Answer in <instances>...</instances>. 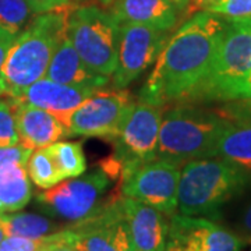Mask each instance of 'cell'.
Masks as SVG:
<instances>
[{
	"mask_svg": "<svg viewBox=\"0 0 251 251\" xmlns=\"http://www.w3.org/2000/svg\"><path fill=\"white\" fill-rule=\"evenodd\" d=\"M215 156L251 175V122H229L218 140Z\"/></svg>",
	"mask_w": 251,
	"mask_h": 251,
	"instance_id": "ac0fdd59",
	"label": "cell"
},
{
	"mask_svg": "<svg viewBox=\"0 0 251 251\" xmlns=\"http://www.w3.org/2000/svg\"><path fill=\"white\" fill-rule=\"evenodd\" d=\"M242 246L239 236L208 218L171 216L166 251H239Z\"/></svg>",
	"mask_w": 251,
	"mask_h": 251,
	"instance_id": "7c38bea8",
	"label": "cell"
},
{
	"mask_svg": "<svg viewBox=\"0 0 251 251\" xmlns=\"http://www.w3.org/2000/svg\"><path fill=\"white\" fill-rule=\"evenodd\" d=\"M32 197L27 166L10 165L0 169V214L23 209Z\"/></svg>",
	"mask_w": 251,
	"mask_h": 251,
	"instance_id": "d6986e66",
	"label": "cell"
},
{
	"mask_svg": "<svg viewBox=\"0 0 251 251\" xmlns=\"http://www.w3.org/2000/svg\"><path fill=\"white\" fill-rule=\"evenodd\" d=\"M32 151L24 148L23 145H11V147H0V169L10 165H24L31 156Z\"/></svg>",
	"mask_w": 251,
	"mask_h": 251,
	"instance_id": "4316f807",
	"label": "cell"
},
{
	"mask_svg": "<svg viewBox=\"0 0 251 251\" xmlns=\"http://www.w3.org/2000/svg\"><path fill=\"white\" fill-rule=\"evenodd\" d=\"M227 123L218 112L179 103L162 116L156 158L184 165L215 156L216 144Z\"/></svg>",
	"mask_w": 251,
	"mask_h": 251,
	"instance_id": "5b68a950",
	"label": "cell"
},
{
	"mask_svg": "<svg viewBox=\"0 0 251 251\" xmlns=\"http://www.w3.org/2000/svg\"><path fill=\"white\" fill-rule=\"evenodd\" d=\"M46 251H77L75 250V247L70 244V243H67V244H60V246H56V247H52V249H49V250Z\"/></svg>",
	"mask_w": 251,
	"mask_h": 251,
	"instance_id": "836d02e7",
	"label": "cell"
},
{
	"mask_svg": "<svg viewBox=\"0 0 251 251\" xmlns=\"http://www.w3.org/2000/svg\"><path fill=\"white\" fill-rule=\"evenodd\" d=\"M117 23H134L161 31H171L177 23V13L168 0H116L109 11Z\"/></svg>",
	"mask_w": 251,
	"mask_h": 251,
	"instance_id": "e0dca14e",
	"label": "cell"
},
{
	"mask_svg": "<svg viewBox=\"0 0 251 251\" xmlns=\"http://www.w3.org/2000/svg\"><path fill=\"white\" fill-rule=\"evenodd\" d=\"M188 13H196V11H204L208 10L212 4H215L218 0H188Z\"/></svg>",
	"mask_w": 251,
	"mask_h": 251,
	"instance_id": "1f68e13d",
	"label": "cell"
},
{
	"mask_svg": "<svg viewBox=\"0 0 251 251\" xmlns=\"http://www.w3.org/2000/svg\"><path fill=\"white\" fill-rule=\"evenodd\" d=\"M115 180L98 165L97 169L81 177L63 180L59 184L48 188L36 196L39 208L48 214L67 222H78L85 219L105 205V198Z\"/></svg>",
	"mask_w": 251,
	"mask_h": 251,
	"instance_id": "52a82bcc",
	"label": "cell"
},
{
	"mask_svg": "<svg viewBox=\"0 0 251 251\" xmlns=\"http://www.w3.org/2000/svg\"><path fill=\"white\" fill-rule=\"evenodd\" d=\"M232 21H233V20H232ZM239 21H242L244 25H247V27L251 29V18H246V20H239Z\"/></svg>",
	"mask_w": 251,
	"mask_h": 251,
	"instance_id": "d590c367",
	"label": "cell"
},
{
	"mask_svg": "<svg viewBox=\"0 0 251 251\" xmlns=\"http://www.w3.org/2000/svg\"><path fill=\"white\" fill-rule=\"evenodd\" d=\"M4 237H7V236H6V232H4V229H3V227H1V225H0V242H1V240H3Z\"/></svg>",
	"mask_w": 251,
	"mask_h": 251,
	"instance_id": "74e56055",
	"label": "cell"
},
{
	"mask_svg": "<svg viewBox=\"0 0 251 251\" xmlns=\"http://www.w3.org/2000/svg\"><path fill=\"white\" fill-rule=\"evenodd\" d=\"M250 70L251 29L239 20H229L209 70L187 102L226 103L249 99L247 75Z\"/></svg>",
	"mask_w": 251,
	"mask_h": 251,
	"instance_id": "277c9868",
	"label": "cell"
},
{
	"mask_svg": "<svg viewBox=\"0 0 251 251\" xmlns=\"http://www.w3.org/2000/svg\"><path fill=\"white\" fill-rule=\"evenodd\" d=\"M31 11L25 0H0V27L17 36L27 25Z\"/></svg>",
	"mask_w": 251,
	"mask_h": 251,
	"instance_id": "603a6c76",
	"label": "cell"
},
{
	"mask_svg": "<svg viewBox=\"0 0 251 251\" xmlns=\"http://www.w3.org/2000/svg\"><path fill=\"white\" fill-rule=\"evenodd\" d=\"M120 212L130 242L137 251H166L169 221L156 208L138 200L120 197Z\"/></svg>",
	"mask_w": 251,
	"mask_h": 251,
	"instance_id": "4fadbf2b",
	"label": "cell"
},
{
	"mask_svg": "<svg viewBox=\"0 0 251 251\" xmlns=\"http://www.w3.org/2000/svg\"><path fill=\"white\" fill-rule=\"evenodd\" d=\"M18 144V133L14 116L13 98L0 97V147Z\"/></svg>",
	"mask_w": 251,
	"mask_h": 251,
	"instance_id": "cb8c5ba5",
	"label": "cell"
},
{
	"mask_svg": "<svg viewBox=\"0 0 251 251\" xmlns=\"http://www.w3.org/2000/svg\"><path fill=\"white\" fill-rule=\"evenodd\" d=\"M95 91L97 90L87 87L59 84L44 77L34 82L31 87H28L20 98L14 99L20 100L21 103H27L52 113L67 130L70 117L74 113V110L85 99L90 98Z\"/></svg>",
	"mask_w": 251,
	"mask_h": 251,
	"instance_id": "5bb4252c",
	"label": "cell"
},
{
	"mask_svg": "<svg viewBox=\"0 0 251 251\" xmlns=\"http://www.w3.org/2000/svg\"><path fill=\"white\" fill-rule=\"evenodd\" d=\"M218 113L229 122H251V99L226 102Z\"/></svg>",
	"mask_w": 251,
	"mask_h": 251,
	"instance_id": "484cf974",
	"label": "cell"
},
{
	"mask_svg": "<svg viewBox=\"0 0 251 251\" xmlns=\"http://www.w3.org/2000/svg\"><path fill=\"white\" fill-rule=\"evenodd\" d=\"M240 230L244 242L251 244V202L247 205L246 211L243 212L242 221H240Z\"/></svg>",
	"mask_w": 251,
	"mask_h": 251,
	"instance_id": "4dcf8cb0",
	"label": "cell"
},
{
	"mask_svg": "<svg viewBox=\"0 0 251 251\" xmlns=\"http://www.w3.org/2000/svg\"><path fill=\"white\" fill-rule=\"evenodd\" d=\"M45 77L59 84L87 87L92 90L103 88L109 82V77L91 72L87 67L67 35L56 48L46 69Z\"/></svg>",
	"mask_w": 251,
	"mask_h": 251,
	"instance_id": "2e32d148",
	"label": "cell"
},
{
	"mask_svg": "<svg viewBox=\"0 0 251 251\" xmlns=\"http://www.w3.org/2000/svg\"><path fill=\"white\" fill-rule=\"evenodd\" d=\"M226 21L209 11H200L168 39L147 78L140 100L165 106L187 102L209 70Z\"/></svg>",
	"mask_w": 251,
	"mask_h": 251,
	"instance_id": "6da1fadb",
	"label": "cell"
},
{
	"mask_svg": "<svg viewBox=\"0 0 251 251\" xmlns=\"http://www.w3.org/2000/svg\"><path fill=\"white\" fill-rule=\"evenodd\" d=\"M100 4H103V6H108V4H112L113 1H116V0H98Z\"/></svg>",
	"mask_w": 251,
	"mask_h": 251,
	"instance_id": "8d00e7d4",
	"label": "cell"
},
{
	"mask_svg": "<svg viewBox=\"0 0 251 251\" xmlns=\"http://www.w3.org/2000/svg\"><path fill=\"white\" fill-rule=\"evenodd\" d=\"M27 172L36 186L44 190L53 187L64 180L48 147L38 148L31 153L27 162Z\"/></svg>",
	"mask_w": 251,
	"mask_h": 251,
	"instance_id": "44dd1931",
	"label": "cell"
},
{
	"mask_svg": "<svg viewBox=\"0 0 251 251\" xmlns=\"http://www.w3.org/2000/svg\"><path fill=\"white\" fill-rule=\"evenodd\" d=\"M226 20L251 18V0H218L206 10Z\"/></svg>",
	"mask_w": 251,
	"mask_h": 251,
	"instance_id": "d4e9b609",
	"label": "cell"
},
{
	"mask_svg": "<svg viewBox=\"0 0 251 251\" xmlns=\"http://www.w3.org/2000/svg\"><path fill=\"white\" fill-rule=\"evenodd\" d=\"M117 251H137L130 242V237H128L123 221H122V224L119 226V230H117Z\"/></svg>",
	"mask_w": 251,
	"mask_h": 251,
	"instance_id": "f546056e",
	"label": "cell"
},
{
	"mask_svg": "<svg viewBox=\"0 0 251 251\" xmlns=\"http://www.w3.org/2000/svg\"><path fill=\"white\" fill-rule=\"evenodd\" d=\"M66 35L91 72L110 77L117 62L119 23L98 6L72 7Z\"/></svg>",
	"mask_w": 251,
	"mask_h": 251,
	"instance_id": "8992f818",
	"label": "cell"
},
{
	"mask_svg": "<svg viewBox=\"0 0 251 251\" xmlns=\"http://www.w3.org/2000/svg\"><path fill=\"white\" fill-rule=\"evenodd\" d=\"M247 91H249V99H251V70L247 75Z\"/></svg>",
	"mask_w": 251,
	"mask_h": 251,
	"instance_id": "e575fe53",
	"label": "cell"
},
{
	"mask_svg": "<svg viewBox=\"0 0 251 251\" xmlns=\"http://www.w3.org/2000/svg\"><path fill=\"white\" fill-rule=\"evenodd\" d=\"M25 1L28 3L29 9L38 14L70 4V0H25Z\"/></svg>",
	"mask_w": 251,
	"mask_h": 251,
	"instance_id": "83f0119b",
	"label": "cell"
},
{
	"mask_svg": "<svg viewBox=\"0 0 251 251\" xmlns=\"http://www.w3.org/2000/svg\"><path fill=\"white\" fill-rule=\"evenodd\" d=\"M70 9L67 4L38 14L16 36L0 72V97L20 98L45 77L56 48L66 36Z\"/></svg>",
	"mask_w": 251,
	"mask_h": 251,
	"instance_id": "7a4b0ae2",
	"label": "cell"
},
{
	"mask_svg": "<svg viewBox=\"0 0 251 251\" xmlns=\"http://www.w3.org/2000/svg\"><path fill=\"white\" fill-rule=\"evenodd\" d=\"M64 179L81 176L87 169L81 143H54L48 147Z\"/></svg>",
	"mask_w": 251,
	"mask_h": 251,
	"instance_id": "7402d4cb",
	"label": "cell"
},
{
	"mask_svg": "<svg viewBox=\"0 0 251 251\" xmlns=\"http://www.w3.org/2000/svg\"><path fill=\"white\" fill-rule=\"evenodd\" d=\"M162 115V106L140 99L128 110L117 135L110 140L115 148L112 156L120 162L122 176L156 158Z\"/></svg>",
	"mask_w": 251,
	"mask_h": 251,
	"instance_id": "ba28073f",
	"label": "cell"
},
{
	"mask_svg": "<svg viewBox=\"0 0 251 251\" xmlns=\"http://www.w3.org/2000/svg\"><path fill=\"white\" fill-rule=\"evenodd\" d=\"M183 165L155 158L138 165L119 180L123 197L138 200L171 218L177 212V191Z\"/></svg>",
	"mask_w": 251,
	"mask_h": 251,
	"instance_id": "9c48e42d",
	"label": "cell"
},
{
	"mask_svg": "<svg viewBox=\"0 0 251 251\" xmlns=\"http://www.w3.org/2000/svg\"><path fill=\"white\" fill-rule=\"evenodd\" d=\"M14 41H16V35L10 34L9 31L0 27V72H1V67L4 64V60H6L10 48L13 46Z\"/></svg>",
	"mask_w": 251,
	"mask_h": 251,
	"instance_id": "f1b7e54d",
	"label": "cell"
},
{
	"mask_svg": "<svg viewBox=\"0 0 251 251\" xmlns=\"http://www.w3.org/2000/svg\"><path fill=\"white\" fill-rule=\"evenodd\" d=\"M169 31L134 23L119 24L116 69L113 73L115 88H126L137 80L162 52L168 42Z\"/></svg>",
	"mask_w": 251,
	"mask_h": 251,
	"instance_id": "8fae6325",
	"label": "cell"
},
{
	"mask_svg": "<svg viewBox=\"0 0 251 251\" xmlns=\"http://www.w3.org/2000/svg\"><path fill=\"white\" fill-rule=\"evenodd\" d=\"M168 1H171L179 11H187L188 13V6H190L188 0H168Z\"/></svg>",
	"mask_w": 251,
	"mask_h": 251,
	"instance_id": "d6a6232c",
	"label": "cell"
},
{
	"mask_svg": "<svg viewBox=\"0 0 251 251\" xmlns=\"http://www.w3.org/2000/svg\"><path fill=\"white\" fill-rule=\"evenodd\" d=\"M247 183V173L219 156L186 162L180 173L177 211L187 216H216Z\"/></svg>",
	"mask_w": 251,
	"mask_h": 251,
	"instance_id": "3957f363",
	"label": "cell"
},
{
	"mask_svg": "<svg viewBox=\"0 0 251 251\" xmlns=\"http://www.w3.org/2000/svg\"><path fill=\"white\" fill-rule=\"evenodd\" d=\"M0 225L6 236L38 239L60 230L57 225L45 216L36 214H0Z\"/></svg>",
	"mask_w": 251,
	"mask_h": 251,
	"instance_id": "ffe728a7",
	"label": "cell"
},
{
	"mask_svg": "<svg viewBox=\"0 0 251 251\" xmlns=\"http://www.w3.org/2000/svg\"><path fill=\"white\" fill-rule=\"evenodd\" d=\"M14 100V116L18 133V144L27 150L45 148L67 137L66 127L44 109Z\"/></svg>",
	"mask_w": 251,
	"mask_h": 251,
	"instance_id": "9a60e30c",
	"label": "cell"
},
{
	"mask_svg": "<svg viewBox=\"0 0 251 251\" xmlns=\"http://www.w3.org/2000/svg\"><path fill=\"white\" fill-rule=\"evenodd\" d=\"M134 102L125 88H98L74 110L69 122V135L113 140Z\"/></svg>",
	"mask_w": 251,
	"mask_h": 251,
	"instance_id": "30bf717a",
	"label": "cell"
}]
</instances>
